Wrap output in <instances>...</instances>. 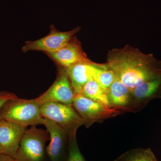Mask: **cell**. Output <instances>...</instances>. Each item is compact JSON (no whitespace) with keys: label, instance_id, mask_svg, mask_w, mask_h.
Instances as JSON below:
<instances>
[{"label":"cell","instance_id":"cell-1","mask_svg":"<svg viewBox=\"0 0 161 161\" xmlns=\"http://www.w3.org/2000/svg\"><path fill=\"white\" fill-rule=\"evenodd\" d=\"M105 64L115 78L131 91L161 76V61L152 54L144 53L129 45L110 51Z\"/></svg>","mask_w":161,"mask_h":161},{"label":"cell","instance_id":"cell-2","mask_svg":"<svg viewBox=\"0 0 161 161\" xmlns=\"http://www.w3.org/2000/svg\"><path fill=\"white\" fill-rule=\"evenodd\" d=\"M43 118L40 105L36 99L16 97L8 101L0 110V119L26 127L41 125Z\"/></svg>","mask_w":161,"mask_h":161},{"label":"cell","instance_id":"cell-3","mask_svg":"<svg viewBox=\"0 0 161 161\" xmlns=\"http://www.w3.org/2000/svg\"><path fill=\"white\" fill-rule=\"evenodd\" d=\"M73 106L83 119L87 128L95 122H102L123 113L133 112L130 109L109 106L80 95H75Z\"/></svg>","mask_w":161,"mask_h":161},{"label":"cell","instance_id":"cell-4","mask_svg":"<svg viewBox=\"0 0 161 161\" xmlns=\"http://www.w3.org/2000/svg\"><path fill=\"white\" fill-rule=\"evenodd\" d=\"M41 115L54 122L66 131L68 136L76 133L80 126L84 125L73 105L57 102L45 103L40 105Z\"/></svg>","mask_w":161,"mask_h":161},{"label":"cell","instance_id":"cell-5","mask_svg":"<svg viewBox=\"0 0 161 161\" xmlns=\"http://www.w3.org/2000/svg\"><path fill=\"white\" fill-rule=\"evenodd\" d=\"M50 139L47 130L33 126L23 136L14 159L15 161H42L45 144Z\"/></svg>","mask_w":161,"mask_h":161},{"label":"cell","instance_id":"cell-6","mask_svg":"<svg viewBox=\"0 0 161 161\" xmlns=\"http://www.w3.org/2000/svg\"><path fill=\"white\" fill-rule=\"evenodd\" d=\"M58 67V75L54 83L46 92L36 98L40 105L57 102L73 105L75 95L66 68L60 65Z\"/></svg>","mask_w":161,"mask_h":161},{"label":"cell","instance_id":"cell-7","mask_svg":"<svg viewBox=\"0 0 161 161\" xmlns=\"http://www.w3.org/2000/svg\"><path fill=\"white\" fill-rule=\"evenodd\" d=\"M80 30V27H77L70 31H60L54 25H51L48 35L37 40L26 41L22 47V51L24 53L30 51L45 53L57 51L65 45Z\"/></svg>","mask_w":161,"mask_h":161},{"label":"cell","instance_id":"cell-8","mask_svg":"<svg viewBox=\"0 0 161 161\" xmlns=\"http://www.w3.org/2000/svg\"><path fill=\"white\" fill-rule=\"evenodd\" d=\"M26 128L0 119V154L15 158Z\"/></svg>","mask_w":161,"mask_h":161},{"label":"cell","instance_id":"cell-9","mask_svg":"<svg viewBox=\"0 0 161 161\" xmlns=\"http://www.w3.org/2000/svg\"><path fill=\"white\" fill-rule=\"evenodd\" d=\"M45 53L57 65L65 68L76 64L91 61L84 52L80 42L75 36L73 37L65 45L57 51Z\"/></svg>","mask_w":161,"mask_h":161},{"label":"cell","instance_id":"cell-10","mask_svg":"<svg viewBox=\"0 0 161 161\" xmlns=\"http://www.w3.org/2000/svg\"><path fill=\"white\" fill-rule=\"evenodd\" d=\"M131 92L133 110L139 111L151 101L161 98V76L143 82Z\"/></svg>","mask_w":161,"mask_h":161},{"label":"cell","instance_id":"cell-11","mask_svg":"<svg viewBox=\"0 0 161 161\" xmlns=\"http://www.w3.org/2000/svg\"><path fill=\"white\" fill-rule=\"evenodd\" d=\"M103 64L92 62H80L67 68L71 84L75 95H79L83 86L90 80L93 79L98 67Z\"/></svg>","mask_w":161,"mask_h":161},{"label":"cell","instance_id":"cell-12","mask_svg":"<svg viewBox=\"0 0 161 161\" xmlns=\"http://www.w3.org/2000/svg\"><path fill=\"white\" fill-rule=\"evenodd\" d=\"M41 125L46 127L50 142L47 148V153L51 161H58L63 152L68 136L63 128L50 119L43 118Z\"/></svg>","mask_w":161,"mask_h":161},{"label":"cell","instance_id":"cell-13","mask_svg":"<svg viewBox=\"0 0 161 161\" xmlns=\"http://www.w3.org/2000/svg\"><path fill=\"white\" fill-rule=\"evenodd\" d=\"M108 97L111 107L133 109L132 92L118 79H115L108 90Z\"/></svg>","mask_w":161,"mask_h":161},{"label":"cell","instance_id":"cell-14","mask_svg":"<svg viewBox=\"0 0 161 161\" xmlns=\"http://www.w3.org/2000/svg\"><path fill=\"white\" fill-rule=\"evenodd\" d=\"M79 95L111 106L108 99V91L103 88L94 79L85 85Z\"/></svg>","mask_w":161,"mask_h":161},{"label":"cell","instance_id":"cell-15","mask_svg":"<svg viewBox=\"0 0 161 161\" xmlns=\"http://www.w3.org/2000/svg\"><path fill=\"white\" fill-rule=\"evenodd\" d=\"M114 161H158L150 148H138L128 150Z\"/></svg>","mask_w":161,"mask_h":161},{"label":"cell","instance_id":"cell-16","mask_svg":"<svg viewBox=\"0 0 161 161\" xmlns=\"http://www.w3.org/2000/svg\"><path fill=\"white\" fill-rule=\"evenodd\" d=\"M93 79L103 88L108 91L115 79V74L107 68L106 64L99 67L95 72Z\"/></svg>","mask_w":161,"mask_h":161},{"label":"cell","instance_id":"cell-17","mask_svg":"<svg viewBox=\"0 0 161 161\" xmlns=\"http://www.w3.org/2000/svg\"><path fill=\"white\" fill-rule=\"evenodd\" d=\"M76 134L74 133L68 135L69 155L67 161H86L79 149Z\"/></svg>","mask_w":161,"mask_h":161},{"label":"cell","instance_id":"cell-18","mask_svg":"<svg viewBox=\"0 0 161 161\" xmlns=\"http://www.w3.org/2000/svg\"><path fill=\"white\" fill-rule=\"evenodd\" d=\"M17 96L14 94L10 92L2 91L0 92V110L4 105V104L8 101L16 98Z\"/></svg>","mask_w":161,"mask_h":161},{"label":"cell","instance_id":"cell-19","mask_svg":"<svg viewBox=\"0 0 161 161\" xmlns=\"http://www.w3.org/2000/svg\"><path fill=\"white\" fill-rule=\"evenodd\" d=\"M0 161H15L14 158L5 154H0Z\"/></svg>","mask_w":161,"mask_h":161},{"label":"cell","instance_id":"cell-20","mask_svg":"<svg viewBox=\"0 0 161 161\" xmlns=\"http://www.w3.org/2000/svg\"></svg>","mask_w":161,"mask_h":161}]
</instances>
